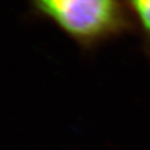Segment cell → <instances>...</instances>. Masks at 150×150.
Wrapping results in <instances>:
<instances>
[{
	"label": "cell",
	"mask_w": 150,
	"mask_h": 150,
	"mask_svg": "<svg viewBox=\"0 0 150 150\" xmlns=\"http://www.w3.org/2000/svg\"><path fill=\"white\" fill-rule=\"evenodd\" d=\"M33 13L59 28L84 51L132 31L125 0H27Z\"/></svg>",
	"instance_id": "obj_1"
},
{
	"label": "cell",
	"mask_w": 150,
	"mask_h": 150,
	"mask_svg": "<svg viewBox=\"0 0 150 150\" xmlns=\"http://www.w3.org/2000/svg\"><path fill=\"white\" fill-rule=\"evenodd\" d=\"M134 26L139 28L143 49L150 59V0H125Z\"/></svg>",
	"instance_id": "obj_2"
}]
</instances>
